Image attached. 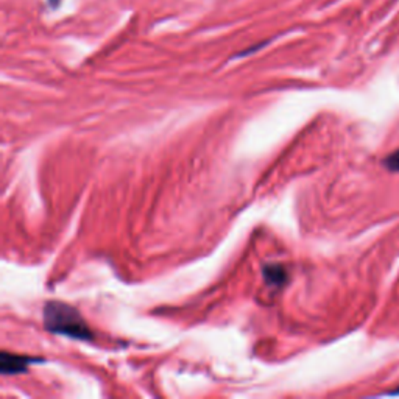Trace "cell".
Masks as SVG:
<instances>
[{
  "label": "cell",
  "instance_id": "277c9868",
  "mask_svg": "<svg viewBox=\"0 0 399 399\" xmlns=\"http://www.w3.org/2000/svg\"><path fill=\"white\" fill-rule=\"evenodd\" d=\"M384 166L389 168L390 172H399V150L384 159Z\"/></svg>",
  "mask_w": 399,
  "mask_h": 399
},
{
  "label": "cell",
  "instance_id": "6da1fadb",
  "mask_svg": "<svg viewBox=\"0 0 399 399\" xmlns=\"http://www.w3.org/2000/svg\"><path fill=\"white\" fill-rule=\"evenodd\" d=\"M44 326L48 332L66 335L77 340H93L94 332L89 329L81 313L61 301H48L44 306Z\"/></svg>",
  "mask_w": 399,
  "mask_h": 399
},
{
  "label": "cell",
  "instance_id": "3957f363",
  "mask_svg": "<svg viewBox=\"0 0 399 399\" xmlns=\"http://www.w3.org/2000/svg\"><path fill=\"white\" fill-rule=\"evenodd\" d=\"M264 278H265V282L270 284V286L280 287L287 281V270L284 269V265H280V264L265 265Z\"/></svg>",
  "mask_w": 399,
  "mask_h": 399
},
{
  "label": "cell",
  "instance_id": "5b68a950",
  "mask_svg": "<svg viewBox=\"0 0 399 399\" xmlns=\"http://www.w3.org/2000/svg\"><path fill=\"white\" fill-rule=\"evenodd\" d=\"M387 395H390V396H399V387L396 390H393V391H390V393H387Z\"/></svg>",
  "mask_w": 399,
  "mask_h": 399
},
{
  "label": "cell",
  "instance_id": "7a4b0ae2",
  "mask_svg": "<svg viewBox=\"0 0 399 399\" xmlns=\"http://www.w3.org/2000/svg\"><path fill=\"white\" fill-rule=\"evenodd\" d=\"M38 360V358L2 351V356H0V371H2L5 376H8V374H19L27 371L28 365H32Z\"/></svg>",
  "mask_w": 399,
  "mask_h": 399
}]
</instances>
